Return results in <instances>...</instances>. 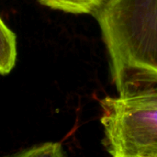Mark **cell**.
Returning a JSON list of instances; mask_svg holds the SVG:
<instances>
[{"mask_svg": "<svg viewBox=\"0 0 157 157\" xmlns=\"http://www.w3.org/2000/svg\"><path fill=\"white\" fill-rule=\"evenodd\" d=\"M93 16L118 96L157 94V0H106Z\"/></svg>", "mask_w": 157, "mask_h": 157, "instance_id": "obj_1", "label": "cell"}, {"mask_svg": "<svg viewBox=\"0 0 157 157\" xmlns=\"http://www.w3.org/2000/svg\"><path fill=\"white\" fill-rule=\"evenodd\" d=\"M100 106L111 157H157V94L106 97Z\"/></svg>", "mask_w": 157, "mask_h": 157, "instance_id": "obj_2", "label": "cell"}, {"mask_svg": "<svg viewBox=\"0 0 157 157\" xmlns=\"http://www.w3.org/2000/svg\"><path fill=\"white\" fill-rule=\"evenodd\" d=\"M16 58V36L0 17V75H7L11 72Z\"/></svg>", "mask_w": 157, "mask_h": 157, "instance_id": "obj_3", "label": "cell"}, {"mask_svg": "<svg viewBox=\"0 0 157 157\" xmlns=\"http://www.w3.org/2000/svg\"><path fill=\"white\" fill-rule=\"evenodd\" d=\"M106 0H39V2L52 9L71 14L93 15Z\"/></svg>", "mask_w": 157, "mask_h": 157, "instance_id": "obj_4", "label": "cell"}, {"mask_svg": "<svg viewBox=\"0 0 157 157\" xmlns=\"http://www.w3.org/2000/svg\"><path fill=\"white\" fill-rule=\"evenodd\" d=\"M13 157H66L60 143H44L34 145Z\"/></svg>", "mask_w": 157, "mask_h": 157, "instance_id": "obj_5", "label": "cell"}]
</instances>
